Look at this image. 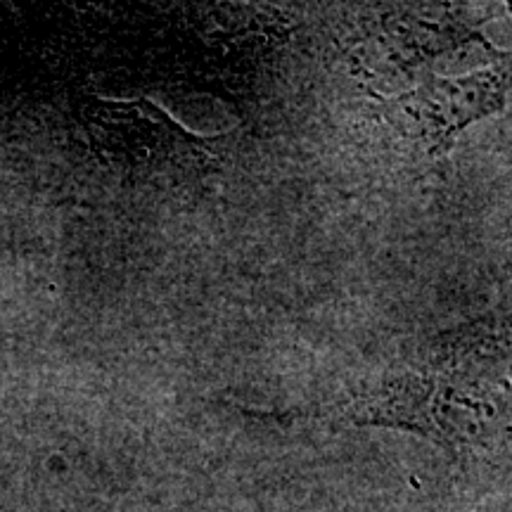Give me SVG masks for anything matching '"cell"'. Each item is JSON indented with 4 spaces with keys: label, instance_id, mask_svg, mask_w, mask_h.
<instances>
[{
    "label": "cell",
    "instance_id": "1",
    "mask_svg": "<svg viewBox=\"0 0 512 512\" xmlns=\"http://www.w3.org/2000/svg\"><path fill=\"white\" fill-rule=\"evenodd\" d=\"M501 69L458 81H432L394 100V112L406 121V136L422 140L430 150H444L446 140L472 119L501 110L505 93Z\"/></svg>",
    "mask_w": 512,
    "mask_h": 512
},
{
    "label": "cell",
    "instance_id": "2",
    "mask_svg": "<svg viewBox=\"0 0 512 512\" xmlns=\"http://www.w3.org/2000/svg\"><path fill=\"white\" fill-rule=\"evenodd\" d=\"M105 121L110 136H124L128 157L138 159L140 164L157 166L166 157L178 150V140H183V131L171 126V121L150 119L140 107H117L105 110Z\"/></svg>",
    "mask_w": 512,
    "mask_h": 512
}]
</instances>
